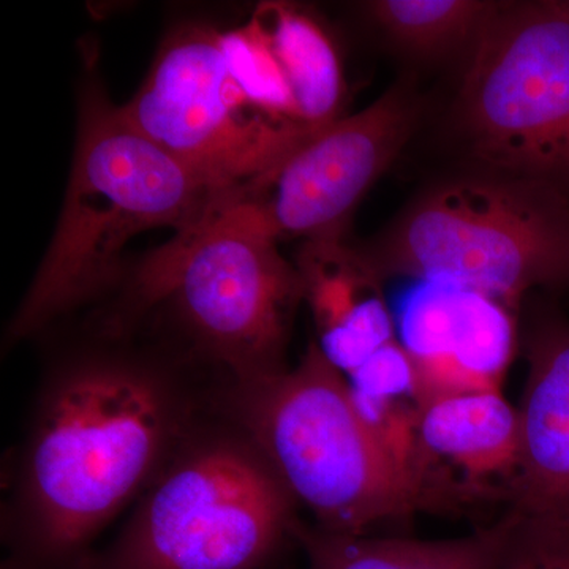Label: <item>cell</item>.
<instances>
[{
    "label": "cell",
    "instance_id": "obj_1",
    "mask_svg": "<svg viewBox=\"0 0 569 569\" xmlns=\"http://www.w3.org/2000/svg\"><path fill=\"white\" fill-rule=\"evenodd\" d=\"M220 388L123 351L56 367L33 403L7 515L22 568L80 567L92 539L217 410Z\"/></svg>",
    "mask_w": 569,
    "mask_h": 569
},
{
    "label": "cell",
    "instance_id": "obj_2",
    "mask_svg": "<svg viewBox=\"0 0 569 569\" xmlns=\"http://www.w3.org/2000/svg\"><path fill=\"white\" fill-rule=\"evenodd\" d=\"M122 111L216 197L261 178L317 134L257 11L234 29H176Z\"/></svg>",
    "mask_w": 569,
    "mask_h": 569
},
{
    "label": "cell",
    "instance_id": "obj_3",
    "mask_svg": "<svg viewBox=\"0 0 569 569\" xmlns=\"http://www.w3.org/2000/svg\"><path fill=\"white\" fill-rule=\"evenodd\" d=\"M216 194L149 140L108 99L99 82L81 97L69 190L50 249L10 321L21 342L121 279L122 252L153 228L181 231Z\"/></svg>",
    "mask_w": 569,
    "mask_h": 569
},
{
    "label": "cell",
    "instance_id": "obj_4",
    "mask_svg": "<svg viewBox=\"0 0 569 569\" xmlns=\"http://www.w3.org/2000/svg\"><path fill=\"white\" fill-rule=\"evenodd\" d=\"M358 250L383 280L451 284L516 310L533 288L569 284V198L475 167L427 187Z\"/></svg>",
    "mask_w": 569,
    "mask_h": 569
},
{
    "label": "cell",
    "instance_id": "obj_5",
    "mask_svg": "<svg viewBox=\"0 0 569 569\" xmlns=\"http://www.w3.org/2000/svg\"><path fill=\"white\" fill-rule=\"evenodd\" d=\"M296 507L219 402L142 493L121 533L77 569H260L295 539Z\"/></svg>",
    "mask_w": 569,
    "mask_h": 569
},
{
    "label": "cell",
    "instance_id": "obj_6",
    "mask_svg": "<svg viewBox=\"0 0 569 569\" xmlns=\"http://www.w3.org/2000/svg\"><path fill=\"white\" fill-rule=\"evenodd\" d=\"M220 406L274 468L318 529L372 535L387 520L422 507L417 490L389 462L346 377L317 343L272 376L224 383Z\"/></svg>",
    "mask_w": 569,
    "mask_h": 569
},
{
    "label": "cell",
    "instance_id": "obj_7",
    "mask_svg": "<svg viewBox=\"0 0 569 569\" xmlns=\"http://www.w3.org/2000/svg\"><path fill=\"white\" fill-rule=\"evenodd\" d=\"M302 301L298 269L238 206L213 198L194 222L153 252L134 276V313L171 310L193 353L227 383L287 366L291 318Z\"/></svg>",
    "mask_w": 569,
    "mask_h": 569
},
{
    "label": "cell",
    "instance_id": "obj_8",
    "mask_svg": "<svg viewBox=\"0 0 569 569\" xmlns=\"http://www.w3.org/2000/svg\"><path fill=\"white\" fill-rule=\"evenodd\" d=\"M455 104L475 167L569 198V0L498 2Z\"/></svg>",
    "mask_w": 569,
    "mask_h": 569
},
{
    "label": "cell",
    "instance_id": "obj_9",
    "mask_svg": "<svg viewBox=\"0 0 569 569\" xmlns=\"http://www.w3.org/2000/svg\"><path fill=\"white\" fill-rule=\"evenodd\" d=\"M422 100L399 81L377 102L326 127L272 170L224 193L277 242L342 238L348 217L417 130Z\"/></svg>",
    "mask_w": 569,
    "mask_h": 569
},
{
    "label": "cell",
    "instance_id": "obj_10",
    "mask_svg": "<svg viewBox=\"0 0 569 569\" xmlns=\"http://www.w3.org/2000/svg\"><path fill=\"white\" fill-rule=\"evenodd\" d=\"M518 340L515 310L451 284L425 283L402 317L421 407L440 397L501 391Z\"/></svg>",
    "mask_w": 569,
    "mask_h": 569
},
{
    "label": "cell",
    "instance_id": "obj_11",
    "mask_svg": "<svg viewBox=\"0 0 569 569\" xmlns=\"http://www.w3.org/2000/svg\"><path fill=\"white\" fill-rule=\"evenodd\" d=\"M436 508L500 493L509 498L519 467L518 408L501 391L430 400L419 421Z\"/></svg>",
    "mask_w": 569,
    "mask_h": 569
},
{
    "label": "cell",
    "instance_id": "obj_12",
    "mask_svg": "<svg viewBox=\"0 0 569 569\" xmlns=\"http://www.w3.org/2000/svg\"><path fill=\"white\" fill-rule=\"evenodd\" d=\"M527 361L509 509L569 522V325L537 326L527 342Z\"/></svg>",
    "mask_w": 569,
    "mask_h": 569
},
{
    "label": "cell",
    "instance_id": "obj_13",
    "mask_svg": "<svg viewBox=\"0 0 569 569\" xmlns=\"http://www.w3.org/2000/svg\"><path fill=\"white\" fill-rule=\"evenodd\" d=\"M317 329V347L343 377L396 340L385 280L342 238L305 242L296 261Z\"/></svg>",
    "mask_w": 569,
    "mask_h": 569
},
{
    "label": "cell",
    "instance_id": "obj_14",
    "mask_svg": "<svg viewBox=\"0 0 569 569\" xmlns=\"http://www.w3.org/2000/svg\"><path fill=\"white\" fill-rule=\"evenodd\" d=\"M509 515L455 539L329 533L299 520L293 538L309 569H493L507 535Z\"/></svg>",
    "mask_w": 569,
    "mask_h": 569
},
{
    "label": "cell",
    "instance_id": "obj_15",
    "mask_svg": "<svg viewBox=\"0 0 569 569\" xmlns=\"http://www.w3.org/2000/svg\"><path fill=\"white\" fill-rule=\"evenodd\" d=\"M497 6L485 0H376L366 10L397 50L438 61L460 51L470 54Z\"/></svg>",
    "mask_w": 569,
    "mask_h": 569
},
{
    "label": "cell",
    "instance_id": "obj_16",
    "mask_svg": "<svg viewBox=\"0 0 569 569\" xmlns=\"http://www.w3.org/2000/svg\"><path fill=\"white\" fill-rule=\"evenodd\" d=\"M509 523L493 569H569V522L508 509Z\"/></svg>",
    "mask_w": 569,
    "mask_h": 569
},
{
    "label": "cell",
    "instance_id": "obj_17",
    "mask_svg": "<svg viewBox=\"0 0 569 569\" xmlns=\"http://www.w3.org/2000/svg\"><path fill=\"white\" fill-rule=\"evenodd\" d=\"M351 392L370 397H406L418 400V378L413 359L402 340L380 348L365 366L346 378ZM421 406V403H419Z\"/></svg>",
    "mask_w": 569,
    "mask_h": 569
}]
</instances>
